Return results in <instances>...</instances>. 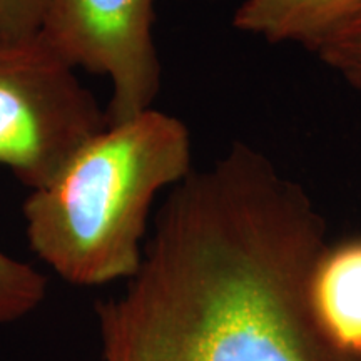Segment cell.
Segmentation results:
<instances>
[{
  "instance_id": "cell-4",
  "label": "cell",
  "mask_w": 361,
  "mask_h": 361,
  "mask_svg": "<svg viewBox=\"0 0 361 361\" xmlns=\"http://www.w3.org/2000/svg\"><path fill=\"white\" fill-rule=\"evenodd\" d=\"M154 0H49L40 39L75 71L111 80L107 126L151 109L162 69Z\"/></svg>"
},
{
  "instance_id": "cell-7",
  "label": "cell",
  "mask_w": 361,
  "mask_h": 361,
  "mask_svg": "<svg viewBox=\"0 0 361 361\" xmlns=\"http://www.w3.org/2000/svg\"><path fill=\"white\" fill-rule=\"evenodd\" d=\"M47 288L44 273L0 250V328L35 313L47 298Z\"/></svg>"
},
{
  "instance_id": "cell-6",
  "label": "cell",
  "mask_w": 361,
  "mask_h": 361,
  "mask_svg": "<svg viewBox=\"0 0 361 361\" xmlns=\"http://www.w3.org/2000/svg\"><path fill=\"white\" fill-rule=\"evenodd\" d=\"M313 298L329 335L361 355V239L328 247L316 269Z\"/></svg>"
},
{
  "instance_id": "cell-8",
  "label": "cell",
  "mask_w": 361,
  "mask_h": 361,
  "mask_svg": "<svg viewBox=\"0 0 361 361\" xmlns=\"http://www.w3.org/2000/svg\"><path fill=\"white\" fill-rule=\"evenodd\" d=\"M47 4L49 0H0V45L37 37Z\"/></svg>"
},
{
  "instance_id": "cell-3",
  "label": "cell",
  "mask_w": 361,
  "mask_h": 361,
  "mask_svg": "<svg viewBox=\"0 0 361 361\" xmlns=\"http://www.w3.org/2000/svg\"><path fill=\"white\" fill-rule=\"evenodd\" d=\"M107 116L74 67L40 35L0 45V166L25 188H42Z\"/></svg>"
},
{
  "instance_id": "cell-1",
  "label": "cell",
  "mask_w": 361,
  "mask_h": 361,
  "mask_svg": "<svg viewBox=\"0 0 361 361\" xmlns=\"http://www.w3.org/2000/svg\"><path fill=\"white\" fill-rule=\"evenodd\" d=\"M326 231L300 183L231 144L169 189L137 271L96 303L101 361H361L314 306Z\"/></svg>"
},
{
  "instance_id": "cell-9",
  "label": "cell",
  "mask_w": 361,
  "mask_h": 361,
  "mask_svg": "<svg viewBox=\"0 0 361 361\" xmlns=\"http://www.w3.org/2000/svg\"><path fill=\"white\" fill-rule=\"evenodd\" d=\"M308 51L338 72L348 66L361 64V8Z\"/></svg>"
},
{
  "instance_id": "cell-2",
  "label": "cell",
  "mask_w": 361,
  "mask_h": 361,
  "mask_svg": "<svg viewBox=\"0 0 361 361\" xmlns=\"http://www.w3.org/2000/svg\"><path fill=\"white\" fill-rule=\"evenodd\" d=\"M192 171L188 126L154 107L89 139L22 206L34 255L62 281H128L141 264L157 194Z\"/></svg>"
},
{
  "instance_id": "cell-10",
  "label": "cell",
  "mask_w": 361,
  "mask_h": 361,
  "mask_svg": "<svg viewBox=\"0 0 361 361\" xmlns=\"http://www.w3.org/2000/svg\"><path fill=\"white\" fill-rule=\"evenodd\" d=\"M340 74L348 80L350 84H353L355 87L361 89V64H356V66H348L345 67V69L340 71Z\"/></svg>"
},
{
  "instance_id": "cell-5",
  "label": "cell",
  "mask_w": 361,
  "mask_h": 361,
  "mask_svg": "<svg viewBox=\"0 0 361 361\" xmlns=\"http://www.w3.org/2000/svg\"><path fill=\"white\" fill-rule=\"evenodd\" d=\"M360 8L361 0H245L233 25L266 42H300L310 49Z\"/></svg>"
}]
</instances>
